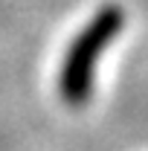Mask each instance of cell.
Returning <instances> with one entry per match:
<instances>
[{"mask_svg": "<svg viewBox=\"0 0 148 151\" xmlns=\"http://www.w3.org/2000/svg\"><path fill=\"white\" fill-rule=\"evenodd\" d=\"M122 26H125V12L119 6H105L75 35V41L70 44L67 55L61 61V73H58V90L67 105L78 108L90 99L96 64L105 55L108 44L122 32Z\"/></svg>", "mask_w": 148, "mask_h": 151, "instance_id": "cell-1", "label": "cell"}]
</instances>
